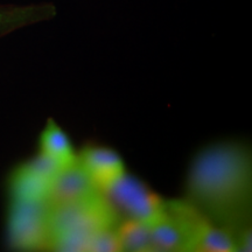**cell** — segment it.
<instances>
[{
  "label": "cell",
  "mask_w": 252,
  "mask_h": 252,
  "mask_svg": "<svg viewBox=\"0 0 252 252\" xmlns=\"http://www.w3.org/2000/svg\"><path fill=\"white\" fill-rule=\"evenodd\" d=\"M186 201L213 225L234 236L238 251L251 250L252 153L238 140L204 147L186 180Z\"/></svg>",
  "instance_id": "cell-1"
},
{
  "label": "cell",
  "mask_w": 252,
  "mask_h": 252,
  "mask_svg": "<svg viewBox=\"0 0 252 252\" xmlns=\"http://www.w3.org/2000/svg\"><path fill=\"white\" fill-rule=\"evenodd\" d=\"M119 222L100 191L75 202L49 206L48 250L90 252L94 239Z\"/></svg>",
  "instance_id": "cell-2"
},
{
  "label": "cell",
  "mask_w": 252,
  "mask_h": 252,
  "mask_svg": "<svg viewBox=\"0 0 252 252\" xmlns=\"http://www.w3.org/2000/svg\"><path fill=\"white\" fill-rule=\"evenodd\" d=\"M209 223L185 198L166 201L162 217L150 226L154 252H194Z\"/></svg>",
  "instance_id": "cell-3"
},
{
  "label": "cell",
  "mask_w": 252,
  "mask_h": 252,
  "mask_svg": "<svg viewBox=\"0 0 252 252\" xmlns=\"http://www.w3.org/2000/svg\"><path fill=\"white\" fill-rule=\"evenodd\" d=\"M100 193L111 204L121 220H137L152 226L163 215L166 201L144 181L127 172Z\"/></svg>",
  "instance_id": "cell-4"
},
{
  "label": "cell",
  "mask_w": 252,
  "mask_h": 252,
  "mask_svg": "<svg viewBox=\"0 0 252 252\" xmlns=\"http://www.w3.org/2000/svg\"><path fill=\"white\" fill-rule=\"evenodd\" d=\"M48 202L12 200L8 216L11 244L21 250H48Z\"/></svg>",
  "instance_id": "cell-5"
},
{
  "label": "cell",
  "mask_w": 252,
  "mask_h": 252,
  "mask_svg": "<svg viewBox=\"0 0 252 252\" xmlns=\"http://www.w3.org/2000/svg\"><path fill=\"white\" fill-rule=\"evenodd\" d=\"M77 161L99 191L105 190L126 173L122 157L109 147H84L77 154Z\"/></svg>",
  "instance_id": "cell-6"
},
{
  "label": "cell",
  "mask_w": 252,
  "mask_h": 252,
  "mask_svg": "<svg viewBox=\"0 0 252 252\" xmlns=\"http://www.w3.org/2000/svg\"><path fill=\"white\" fill-rule=\"evenodd\" d=\"M78 161L70 167L61 169L52 182L48 197L49 206H59L75 202L98 193Z\"/></svg>",
  "instance_id": "cell-7"
},
{
  "label": "cell",
  "mask_w": 252,
  "mask_h": 252,
  "mask_svg": "<svg viewBox=\"0 0 252 252\" xmlns=\"http://www.w3.org/2000/svg\"><path fill=\"white\" fill-rule=\"evenodd\" d=\"M53 180L54 179L42 175L25 163L12 175V198L25 202H48Z\"/></svg>",
  "instance_id": "cell-8"
},
{
  "label": "cell",
  "mask_w": 252,
  "mask_h": 252,
  "mask_svg": "<svg viewBox=\"0 0 252 252\" xmlns=\"http://www.w3.org/2000/svg\"><path fill=\"white\" fill-rule=\"evenodd\" d=\"M41 154L48 158L61 169L77 162V154L67 133L53 119H49L40 138Z\"/></svg>",
  "instance_id": "cell-9"
},
{
  "label": "cell",
  "mask_w": 252,
  "mask_h": 252,
  "mask_svg": "<svg viewBox=\"0 0 252 252\" xmlns=\"http://www.w3.org/2000/svg\"><path fill=\"white\" fill-rule=\"evenodd\" d=\"M119 251L154 252L149 225L131 220H122L116 228Z\"/></svg>",
  "instance_id": "cell-10"
},
{
  "label": "cell",
  "mask_w": 252,
  "mask_h": 252,
  "mask_svg": "<svg viewBox=\"0 0 252 252\" xmlns=\"http://www.w3.org/2000/svg\"><path fill=\"white\" fill-rule=\"evenodd\" d=\"M238 251L234 236L225 229L209 223L198 239L194 252H236Z\"/></svg>",
  "instance_id": "cell-11"
}]
</instances>
